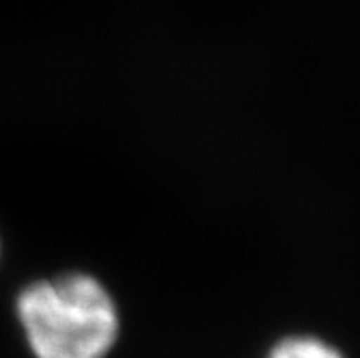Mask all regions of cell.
I'll return each instance as SVG.
<instances>
[{
	"instance_id": "7a4b0ae2",
	"label": "cell",
	"mask_w": 360,
	"mask_h": 358,
	"mask_svg": "<svg viewBox=\"0 0 360 358\" xmlns=\"http://www.w3.org/2000/svg\"><path fill=\"white\" fill-rule=\"evenodd\" d=\"M268 358H343L330 343L315 337H289L270 352Z\"/></svg>"
},
{
	"instance_id": "6da1fadb",
	"label": "cell",
	"mask_w": 360,
	"mask_h": 358,
	"mask_svg": "<svg viewBox=\"0 0 360 358\" xmlns=\"http://www.w3.org/2000/svg\"><path fill=\"white\" fill-rule=\"evenodd\" d=\"M18 315L37 358H106L119 337L112 296L86 274L28 285L18 298Z\"/></svg>"
}]
</instances>
